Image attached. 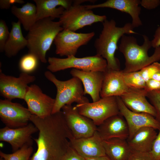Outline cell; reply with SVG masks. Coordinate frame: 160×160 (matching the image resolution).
<instances>
[{"mask_svg": "<svg viewBox=\"0 0 160 160\" xmlns=\"http://www.w3.org/2000/svg\"><path fill=\"white\" fill-rule=\"evenodd\" d=\"M151 79L160 81V71L155 74L152 77Z\"/></svg>", "mask_w": 160, "mask_h": 160, "instance_id": "cell-41", "label": "cell"}, {"mask_svg": "<svg viewBox=\"0 0 160 160\" xmlns=\"http://www.w3.org/2000/svg\"><path fill=\"white\" fill-rule=\"evenodd\" d=\"M106 155L111 160H127L132 150L127 140L113 138L103 140Z\"/></svg>", "mask_w": 160, "mask_h": 160, "instance_id": "cell-25", "label": "cell"}, {"mask_svg": "<svg viewBox=\"0 0 160 160\" xmlns=\"http://www.w3.org/2000/svg\"><path fill=\"white\" fill-rule=\"evenodd\" d=\"M44 75L46 79L54 84L57 89L52 114L61 111L64 106L72 105L74 102L80 104L89 102L84 96L83 85L79 78L73 77L66 81H60L49 71H46Z\"/></svg>", "mask_w": 160, "mask_h": 160, "instance_id": "cell-5", "label": "cell"}, {"mask_svg": "<svg viewBox=\"0 0 160 160\" xmlns=\"http://www.w3.org/2000/svg\"><path fill=\"white\" fill-rule=\"evenodd\" d=\"M71 146L84 159L106 156L103 140L96 131L92 136L70 140Z\"/></svg>", "mask_w": 160, "mask_h": 160, "instance_id": "cell-17", "label": "cell"}, {"mask_svg": "<svg viewBox=\"0 0 160 160\" xmlns=\"http://www.w3.org/2000/svg\"><path fill=\"white\" fill-rule=\"evenodd\" d=\"M151 43L152 47L155 48L160 46V26L156 29Z\"/></svg>", "mask_w": 160, "mask_h": 160, "instance_id": "cell-39", "label": "cell"}, {"mask_svg": "<svg viewBox=\"0 0 160 160\" xmlns=\"http://www.w3.org/2000/svg\"><path fill=\"white\" fill-rule=\"evenodd\" d=\"M145 90L147 92L160 90V81L151 79L146 82Z\"/></svg>", "mask_w": 160, "mask_h": 160, "instance_id": "cell-36", "label": "cell"}, {"mask_svg": "<svg viewBox=\"0 0 160 160\" xmlns=\"http://www.w3.org/2000/svg\"><path fill=\"white\" fill-rule=\"evenodd\" d=\"M160 4L159 0H140V5L148 10L154 9Z\"/></svg>", "mask_w": 160, "mask_h": 160, "instance_id": "cell-37", "label": "cell"}, {"mask_svg": "<svg viewBox=\"0 0 160 160\" xmlns=\"http://www.w3.org/2000/svg\"><path fill=\"white\" fill-rule=\"evenodd\" d=\"M120 113L123 116L127 124L129 136L130 139L140 128L151 127L156 129H160V123L152 115L145 113H137L131 111L124 105L120 97H117Z\"/></svg>", "mask_w": 160, "mask_h": 160, "instance_id": "cell-14", "label": "cell"}, {"mask_svg": "<svg viewBox=\"0 0 160 160\" xmlns=\"http://www.w3.org/2000/svg\"><path fill=\"white\" fill-rule=\"evenodd\" d=\"M24 100L32 114L44 118L52 114L55 99L43 93L37 85L29 86Z\"/></svg>", "mask_w": 160, "mask_h": 160, "instance_id": "cell-13", "label": "cell"}, {"mask_svg": "<svg viewBox=\"0 0 160 160\" xmlns=\"http://www.w3.org/2000/svg\"><path fill=\"white\" fill-rule=\"evenodd\" d=\"M21 25L18 20L12 23V28L4 49V52L8 57L16 56L20 51L27 47V40L23 34Z\"/></svg>", "mask_w": 160, "mask_h": 160, "instance_id": "cell-24", "label": "cell"}, {"mask_svg": "<svg viewBox=\"0 0 160 160\" xmlns=\"http://www.w3.org/2000/svg\"><path fill=\"white\" fill-rule=\"evenodd\" d=\"M0 160H4L2 158L0 157Z\"/></svg>", "mask_w": 160, "mask_h": 160, "instance_id": "cell-42", "label": "cell"}, {"mask_svg": "<svg viewBox=\"0 0 160 160\" xmlns=\"http://www.w3.org/2000/svg\"><path fill=\"white\" fill-rule=\"evenodd\" d=\"M48 17L39 20L28 31L26 37L28 53L43 63H47L46 55L57 34L63 30L59 22Z\"/></svg>", "mask_w": 160, "mask_h": 160, "instance_id": "cell-4", "label": "cell"}, {"mask_svg": "<svg viewBox=\"0 0 160 160\" xmlns=\"http://www.w3.org/2000/svg\"><path fill=\"white\" fill-rule=\"evenodd\" d=\"M81 4L80 0L73 1L72 5L61 15L59 21L63 29L75 32L95 23H102L107 19L105 15H96Z\"/></svg>", "mask_w": 160, "mask_h": 160, "instance_id": "cell-6", "label": "cell"}, {"mask_svg": "<svg viewBox=\"0 0 160 160\" xmlns=\"http://www.w3.org/2000/svg\"><path fill=\"white\" fill-rule=\"evenodd\" d=\"M123 72L124 81L129 88L137 89H145L146 82L140 71L128 73Z\"/></svg>", "mask_w": 160, "mask_h": 160, "instance_id": "cell-27", "label": "cell"}, {"mask_svg": "<svg viewBox=\"0 0 160 160\" xmlns=\"http://www.w3.org/2000/svg\"><path fill=\"white\" fill-rule=\"evenodd\" d=\"M70 73L73 77H77L81 80L84 95H89L93 102H96L101 98L100 93L104 79V72L84 71L73 68Z\"/></svg>", "mask_w": 160, "mask_h": 160, "instance_id": "cell-16", "label": "cell"}, {"mask_svg": "<svg viewBox=\"0 0 160 160\" xmlns=\"http://www.w3.org/2000/svg\"><path fill=\"white\" fill-rule=\"evenodd\" d=\"M25 1L23 0H0V8L2 9H9L14 4H23Z\"/></svg>", "mask_w": 160, "mask_h": 160, "instance_id": "cell-38", "label": "cell"}, {"mask_svg": "<svg viewBox=\"0 0 160 160\" xmlns=\"http://www.w3.org/2000/svg\"><path fill=\"white\" fill-rule=\"evenodd\" d=\"M95 35L94 32L77 33L63 29L57 34L54 40L55 53L61 56H75L79 48L87 44Z\"/></svg>", "mask_w": 160, "mask_h": 160, "instance_id": "cell-9", "label": "cell"}, {"mask_svg": "<svg viewBox=\"0 0 160 160\" xmlns=\"http://www.w3.org/2000/svg\"><path fill=\"white\" fill-rule=\"evenodd\" d=\"M147 93L145 89H131L120 97L126 106L131 111L148 113L155 117L156 110L146 99Z\"/></svg>", "mask_w": 160, "mask_h": 160, "instance_id": "cell-21", "label": "cell"}, {"mask_svg": "<svg viewBox=\"0 0 160 160\" xmlns=\"http://www.w3.org/2000/svg\"><path fill=\"white\" fill-rule=\"evenodd\" d=\"M36 79L34 76L24 72L21 73L18 77L7 75L0 69V95L11 101L17 98L24 100L28 85Z\"/></svg>", "mask_w": 160, "mask_h": 160, "instance_id": "cell-10", "label": "cell"}, {"mask_svg": "<svg viewBox=\"0 0 160 160\" xmlns=\"http://www.w3.org/2000/svg\"><path fill=\"white\" fill-rule=\"evenodd\" d=\"M149 152L152 160H160V129Z\"/></svg>", "mask_w": 160, "mask_h": 160, "instance_id": "cell-33", "label": "cell"}, {"mask_svg": "<svg viewBox=\"0 0 160 160\" xmlns=\"http://www.w3.org/2000/svg\"><path fill=\"white\" fill-rule=\"evenodd\" d=\"M30 121L38 129L36 151L29 160H62L73 137L62 111L44 118L32 115Z\"/></svg>", "mask_w": 160, "mask_h": 160, "instance_id": "cell-1", "label": "cell"}, {"mask_svg": "<svg viewBox=\"0 0 160 160\" xmlns=\"http://www.w3.org/2000/svg\"><path fill=\"white\" fill-rule=\"evenodd\" d=\"M104 74V79L100 93L101 98L111 96L120 97L132 89L126 84L122 70L107 69Z\"/></svg>", "mask_w": 160, "mask_h": 160, "instance_id": "cell-19", "label": "cell"}, {"mask_svg": "<svg viewBox=\"0 0 160 160\" xmlns=\"http://www.w3.org/2000/svg\"><path fill=\"white\" fill-rule=\"evenodd\" d=\"M81 114L91 119L98 126L108 118L120 113L117 97L101 98L95 102L77 104L74 106Z\"/></svg>", "mask_w": 160, "mask_h": 160, "instance_id": "cell-8", "label": "cell"}, {"mask_svg": "<svg viewBox=\"0 0 160 160\" xmlns=\"http://www.w3.org/2000/svg\"><path fill=\"white\" fill-rule=\"evenodd\" d=\"M140 71L143 79L146 82L151 79L155 74L160 71V63L158 62H154Z\"/></svg>", "mask_w": 160, "mask_h": 160, "instance_id": "cell-31", "label": "cell"}, {"mask_svg": "<svg viewBox=\"0 0 160 160\" xmlns=\"http://www.w3.org/2000/svg\"><path fill=\"white\" fill-rule=\"evenodd\" d=\"M146 97L154 108L156 112L155 118L160 123V90L148 92Z\"/></svg>", "mask_w": 160, "mask_h": 160, "instance_id": "cell-30", "label": "cell"}, {"mask_svg": "<svg viewBox=\"0 0 160 160\" xmlns=\"http://www.w3.org/2000/svg\"><path fill=\"white\" fill-rule=\"evenodd\" d=\"M10 32L5 21L2 19L0 20V52H4L5 43L8 39Z\"/></svg>", "mask_w": 160, "mask_h": 160, "instance_id": "cell-32", "label": "cell"}, {"mask_svg": "<svg viewBox=\"0 0 160 160\" xmlns=\"http://www.w3.org/2000/svg\"><path fill=\"white\" fill-rule=\"evenodd\" d=\"M85 160H111L106 155L100 157L85 159Z\"/></svg>", "mask_w": 160, "mask_h": 160, "instance_id": "cell-40", "label": "cell"}, {"mask_svg": "<svg viewBox=\"0 0 160 160\" xmlns=\"http://www.w3.org/2000/svg\"><path fill=\"white\" fill-rule=\"evenodd\" d=\"M32 115L20 104L6 99L0 100V118L6 127L15 128L26 126Z\"/></svg>", "mask_w": 160, "mask_h": 160, "instance_id": "cell-12", "label": "cell"}, {"mask_svg": "<svg viewBox=\"0 0 160 160\" xmlns=\"http://www.w3.org/2000/svg\"><path fill=\"white\" fill-rule=\"evenodd\" d=\"M47 67L52 73L72 68L84 71H100L104 72L107 69V62L102 57L96 55L83 57L70 56L65 58L49 57Z\"/></svg>", "mask_w": 160, "mask_h": 160, "instance_id": "cell-7", "label": "cell"}, {"mask_svg": "<svg viewBox=\"0 0 160 160\" xmlns=\"http://www.w3.org/2000/svg\"><path fill=\"white\" fill-rule=\"evenodd\" d=\"M62 160H85L71 146L63 157Z\"/></svg>", "mask_w": 160, "mask_h": 160, "instance_id": "cell-35", "label": "cell"}, {"mask_svg": "<svg viewBox=\"0 0 160 160\" xmlns=\"http://www.w3.org/2000/svg\"><path fill=\"white\" fill-rule=\"evenodd\" d=\"M39 60L34 55L28 53L23 56L19 63V67L22 72L29 74L36 69Z\"/></svg>", "mask_w": 160, "mask_h": 160, "instance_id": "cell-29", "label": "cell"}, {"mask_svg": "<svg viewBox=\"0 0 160 160\" xmlns=\"http://www.w3.org/2000/svg\"><path fill=\"white\" fill-rule=\"evenodd\" d=\"M32 145H26L12 153L0 151V157L4 160H29L33 151Z\"/></svg>", "mask_w": 160, "mask_h": 160, "instance_id": "cell-28", "label": "cell"}, {"mask_svg": "<svg viewBox=\"0 0 160 160\" xmlns=\"http://www.w3.org/2000/svg\"><path fill=\"white\" fill-rule=\"evenodd\" d=\"M38 131L37 128L32 123L15 128L5 126L0 129V140L10 144L13 152L25 145H32V136Z\"/></svg>", "mask_w": 160, "mask_h": 160, "instance_id": "cell-15", "label": "cell"}, {"mask_svg": "<svg viewBox=\"0 0 160 160\" xmlns=\"http://www.w3.org/2000/svg\"><path fill=\"white\" fill-rule=\"evenodd\" d=\"M97 131L103 140L113 138L127 140L129 135L127 122L120 113L104 121L97 126Z\"/></svg>", "mask_w": 160, "mask_h": 160, "instance_id": "cell-18", "label": "cell"}, {"mask_svg": "<svg viewBox=\"0 0 160 160\" xmlns=\"http://www.w3.org/2000/svg\"><path fill=\"white\" fill-rule=\"evenodd\" d=\"M127 160H152L149 152L132 150Z\"/></svg>", "mask_w": 160, "mask_h": 160, "instance_id": "cell-34", "label": "cell"}, {"mask_svg": "<svg viewBox=\"0 0 160 160\" xmlns=\"http://www.w3.org/2000/svg\"><path fill=\"white\" fill-rule=\"evenodd\" d=\"M139 0H108L103 3L93 5H85L88 9L108 8L116 9L128 14L132 19L131 23L134 28L142 25L140 15L141 8Z\"/></svg>", "mask_w": 160, "mask_h": 160, "instance_id": "cell-20", "label": "cell"}, {"mask_svg": "<svg viewBox=\"0 0 160 160\" xmlns=\"http://www.w3.org/2000/svg\"><path fill=\"white\" fill-rule=\"evenodd\" d=\"M156 129L151 127H144L138 129L131 138L127 140L132 150L149 152L157 133Z\"/></svg>", "mask_w": 160, "mask_h": 160, "instance_id": "cell-23", "label": "cell"}, {"mask_svg": "<svg viewBox=\"0 0 160 160\" xmlns=\"http://www.w3.org/2000/svg\"><path fill=\"white\" fill-rule=\"evenodd\" d=\"M11 10L26 31H28L36 21V6L33 3L27 2L21 7L13 5Z\"/></svg>", "mask_w": 160, "mask_h": 160, "instance_id": "cell-26", "label": "cell"}, {"mask_svg": "<svg viewBox=\"0 0 160 160\" xmlns=\"http://www.w3.org/2000/svg\"><path fill=\"white\" fill-rule=\"evenodd\" d=\"M103 28L98 37L94 42L96 55L102 57L107 62V69L120 70V63L115 56L118 49L119 40L125 34H136L131 23H126L121 27H118L113 19H107L102 23Z\"/></svg>", "mask_w": 160, "mask_h": 160, "instance_id": "cell-2", "label": "cell"}, {"mask_svg": "<svg viewBox=\"0 0 160 160\" xmlns=\"http://www.w3.org/2000/svg\"><path fill=\"white\" fill-rule=\"evenodd\" d=\"M143 42L139 45L136 39L131 36L124 35L121 38L118 49L125 60L124 73L138 71L144 67L160 60V46L155 48L151 56L148 52L152 47L151 41L146 35H143Z\"/></svg>", "mask_w": 160, "mask_h": 160, "instance_id": "cell-3", "label": "cell"}, {"mask_svg": "<svg viewBox=\"0 0 160 160\" xmlns=\"http://www.w3.org/2000/svg\"><path fill=\"white\" fill-rule=\"evenodd\" d=\"M62 110L66 123L74 138L89 137L97 131V126L93 121L80 114L74 106L66 105Z\"/></svg>", "mask_w": 160, "mask_h": 160, "instance_id": "cell-11", "label": "cell"}, {"mask_svg": "<svg viewBox=\"0 0 160 160\" xmlns=\"http://www.w3.org/2000/svg\"><path fill=\"white\" fill-rule=\"evenodd\" d=\"M36 8V21L51 17L59 18L65 9L72 5L70 0H34Z\"/></svg>", "mask_w": 160, "mask_h": 160, "instance_id": "cell-22", "label": "cell"}]
</instances>
